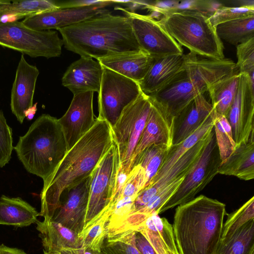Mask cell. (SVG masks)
<instances>
[{
    "mask_svg": "<svg viewBox=\"0 0 254 254\" xmlns=\"http://www.w3.org/2000/svg\"><path fill=\"white\" fill-rule=\"evenodd\" d=\"M113 142L110 125L96 118L93 127L67 152L54 173L44 182L39 216L51 219L63 191L90 176Z\"/></svg>",
    "mask_w": 254,
    "mask_h": 254,
    "instance_id": "obj_1",
    "label": "cell"
},
{
    "mask_svg": "<svg viewBox=\"0 0 254 254\" xmlns=\"http://www.w3.org/2000/svg\"><path fill=\"white\" fill-rule=\"evenodd\" d=\"M64 47L81 57L96 60L140 50L127 16L101 14L57 30Z\"/></svg>",
    "mask_w": 254,
    "mask_h": 254,
    "instance_id": "obj_2",
    "label": "cell"
},
{
    "mask_svg": "<svg viewBox=\"0 0 254 254\" xmlns=\"http://www.w3.org/2000/svg\"><path fill=\"white\" fill-rule=\"evenodd\" d=\"M226 213L224 203L203 195L178 205L172 226L179 254H215Z\"/></svg>",
    "mask_w": 254,
    "mask_h": 254,
    "instance_id": "obj_3",
    "label": "cell"
},
{
    "mask_svg": "<svg viewBox=\"0 0 254 254\" xmlns=\"http://www.w3.org/2000/svg\"><path fill=\"white\" fill-rule=\"evenodd\" d=\"M185 57L183 69L164 87L148 95L173 117L214 82L238 71L230 59H210L191 52Z\"/></svg>",
    "mask_w": 254,
    "mask_h": 254,
    "instance_id": "obj_4",
    "label": "cell"
},
{
    "mask_svg": "<svg viewBox=\"0 0 254 254\" xmlns=\"http://www.w3.org/2000/svg\"><path fill=\"white\" fill-rule=\"evenodd\" d=\"M19 160L30 173L45 182L67 152L58 119L48 114L39 116L13 147Z\"/></svg>",
    "mask_w": 254,
    "mask_h": 254,
    "instance_id": "obj_5",
    "label": "cell"
},
{
    "mask_svg": "<svg viewBox=\"0 0 254 254\" xmlns=\"http://www.w3.org/2000/svg\"><path fill=\"white\" fill-rule=\"evenodd\" d=\"M166 30L181 46L197 56L214 60L225 58L224 46L209 17L197 11H177L160 20Z\"/></svg>",
    "mask_w": 254,
    "mask_h": 254,
    "instance_id": "obj_6",
    "label": "cell"
},
{
    "mask_svg": "<svg viewBox=\"0 0 254 254\" xmlns=\"http://www.w3.org/2000/svg\"><path fill=\"white\" fill-rule=\"evenodd\" d=\"M63 45V40L55 31L36 30L18 20L0 22V46L23 55L32 58L58 57L62 54Z\"/></svg>",
    "mask_w": 254,
    "mask_h": 254,
    "instance_id": "obj_7",
    "label": "cell"
},
{
    "mask_svg": "<svg viewBox=\"0 0 254 254\" xmlns=\"http://www.w3.org/2000/svg\"><path fill=\"white\" fill-rule=\"evenodd\" d=\"M149 97L142 92L127 106L112 128L120 158L119 171L128 175L131 170V159L146 125L151 107Z\"/></svg>",
    "mask_w": 254,
    "mask_h": 254,
    "instance_id": "obj_8",
    "label": "cell"
},
{
    "mask_svg": "<svg viewBox=\"0 0 254 254\" xmlns=\"http://www.w3.org/2000/svg\"><path fill=\"white\" fill-rule=\"evenodd\" d=\"M221 162L213 128L200 156L176 192L160 209L159 214L193 199L218 174Z\"/></svg>",
    "mask_w": 254,
    "mask_h": 254,
    "instance_id": "obj_9",
    "label": "cell"
},
{
    "mask_svg": "<svg viewBox=\"0 0 254 254\" xmlns=\"http://www.w3.org/2000/svg\"><path fill=\"white\" fill-rule=\"evenodd\" d=\"M141 93L138 82L103 66L97 118L113 127L124 109Z\"/></svg>",
    "mask_w": 254,
    "mask_h": 254,
    "instance_id": "obj_10",
    "label": "cell"
},
{
    "mask_svg": "<svg viewBox=\"0 0 254 254\" xmlns=\"http://www.w3.org/2000/svg\"><path fill=\"white\" fill-rule=\"evenodd\" d=\"M120 167L119 152L114 141L92 173L84 226L104 212L112 201L117 189Z\"/></svg>",
    "mask_w": 254,
    "mask_h": 254,
    "instance_id": "obj_11",
    "label": "cell"
},
{
    "mask_svg": "<svg viewBox=\"0 0 254 254\" xmlns=\"http://www.w3.org/2000/svg\"><path fill=\"white\" fill-rule=\"evenodd\" d=\"M128 18L140 50L154 58L183 55V49L168 33L159 20L116 7Z\"/></svg>",
    "mask_w": 254,
    "mask_h": 254,
    "instance_id": "obj_12",
    "label": "cell"
},
{
    "mask_svg": "<svg viewBox=\"0 0 254 254\" xmlns=\"http://www.w3.org/2000/svg\"><path fill=\"white\" fill-rule=\"evenodd\" d=\"M254 80L248 74L239 73L236 93L225 116L231 126L237 146L254 135Z\"/></svg>",
    "mask_w": 254,
    "mask_h": 254,
    "instance_id": "obj_13",
    "label": "cell"
},
{
    "mask_svg": "<svg viewBox=\"0 0 254 254\" xmlns=\"http://www.w3.org/2000/svg\"><path fill=\"white\" fill-rule=\"evenodd\" d=\"M92 174L75 186L67 188L51 220L78 235L83 230L87 208Z\"/></svg>",
    "mask_w": 254,
    "mask_h": 254,
    "instance_id": "obj_14",
    "label": "cell"
},
{
    "mask_svg": "<svg viewBox=\"0 0 254 254\" xmlns=\"http://www.w3.org/2000/svg\"><path fill=\"white\" fill-rule=\"evenodd\" d=\"M92 91L73 95L65 113L59 119L66 141L67 151L94 126L96 118L93 112Z\"/></svg>",
    "mask_w": 254,
    "mask_h": 254,
    "instance_id": "obj_15",
    "label": "cell"
},
{
    "mask_svg": "<svg viewBox=\"0 0 254 254\" xmlns=\"http://www.w3.org/2000/svg\"><path fill=\"white\" fill-rule=\"evenodd\" d=\"M104 6L59 8L26 17L21 21L25 26L38 31L58 30L109 12Z\"/></svg>",
    "mask_w": 254,
    "mask_h": 254,
    "instance_id": "obj_16",
    "label": "cell"
},
{
    "mask_svg": "<svg viewBox=\"0 0 254 254\" xmlns=\"http://www.w3.org/2000/svg\"><path fill=\"white\" fill-rule=\"evenodd\" d=\"M39 73L36 66L29 64L22 54L16 70L10 98L11 112L20 124L25 118V111L33 106Z\"/></svg>",
    "mask_w": 254,
    "mask_h": 254,
    "instance_id": "obj_17",
    "label": "cell"
},
{
    "mask_svg": "<svg viewBox=\"0 0 254 254\" xmlns=\"http://www.w3.org/2000/svg\"><path fill=\"white\" fill-rule=\"evenodd\" d=\"M150 98V97H149ZM151 107L145 126L133 152L131 169L136 156L153 144L172 145L174 117L150 98Z\"/></svg>",
    "mask_w": 254,
    "mask_h": 254,
    "instance_id": "obj_18",
    "label": "cell"
},
{
    "mask_svg": "<svg viewBox=\"0 0 254 254\" xmlns=\"http://www.w3.org/2000/svg\"><path fill=\"white\" fill-rule=\"evenodd\" d=\"M103 66L91 58L81 57L72 63L64 73L62 85L73 94L92 91L99 92Z\"/></svg>",
    "mask_w": 254,
    "mask_h": 254,
    "instance_id": "obj_19",
    "label": "cell"
},
{
    "mask_svg": "<svg viewBox=\"0 0 254 254\" xmlns=\"http://www.w3.org/2000/svg\"><path fill=\"white\" fill-rule=\"evenodd\" d=\"M214 112L204 94L195 97L174 117L172 145L179 143L192 134Z\"/></svg>",
    "mask_w": 254,
    "mask_h": 254,
    "instance_id": "obj_20",
    "label": "cell"
},
{
    "mask_svg": "<svg viewBox=\"0 0 254 254\" xmlns=\"http://www.w3.org/2000/svg\"><path fill=\"white\" fill-rule=\"evenodd\" d=\"M155 58L141 50L116 53L98 59L101 64L139 83Z\"/></svg>",
    "mask_w": 254,
    "mask_h": 254,
    "instance_id": "obj_21",
    "label": "cell"
},
{
    "mask_svg": "<svg viewBox=\"0 0 254 254\" xmlns=\"http://www.w3.org/2000/svg\"><path fill=\"white\" fill-rule=\"evenodd\" d=\"M185 55L155 58L144 77L138 83L141 91L150 95L168 84L184 68Z\"/></svg>",
    "mask_w": 254,
    "mask_h": 254,
    "instance_id": "obj_22",
    "label": "cell"
},
{
    "mask_svg": "<svg viewBox=\"0 0 254 254\" xmlns=\"http://www.w3.org/2000/svg\"><path fill=\"white\" fill-rule=\"evenodd\" d=\"M134 231L146 238L156 254H179L172 225L157 213L150 215Z\"/></svg>",
    "mask_w": 254,
    "mask_h": 254,
    "instance_id": "obj_23",
    "label": "cell"
},
{
    "mask_svg": "<svg viewBox=\"0 0 254 254\" xmlns=\"http://www.w3.org/2000/svg\"><path fill=\"white\" fill-rule=\"evenodd\" d=\"M211 131L183 156L158 181L143 188L140 192L141 199L145 202L149 201L159 190L178 178L185 177L201 154L209 140Z\"/></svg>",
    "mask_w": 254,
    "mask_h": 254,
    "instance_id": "obj_24",
    "label": "cell"
},
{
    "mask_svg": "<svg viewBox=\"0 0 254 254\" xmlns=\"http://www.w3.org/2000/svg\"><path fill=\"white\" fill-rule=\"evenodd\" d=\"M36 223L44 251L58 252L64 249L81 247L78 235L60 223L49 218L38 220Z\"/></svg>",
    "mask_w": 254,
    "mask_h": 254,
    "instance_id": "obj_25",
    "label": "cell"
},
{
    "mask_svg": "<svg viewBox=\"0 0 254 254\" xmlns=\"http://www.w3.org/2000/svg\"><path fill=\"white\" fill-rule=\"evenodd\" d=\"M218 172L245 181L254 178V135L247 142L236 146L229 157L221 162Z\"/></svg>",
    "mask_w": 254,
    "mask_h": 254,
    "instance_id": "obj_26",
    "label": "cell"
},
{
    "mask_svg": "<svg viewBox=\"0 0 254 254\" xmlns=\"http://www.w3.org/2000/svg\"><path fill=\"white\" fill-rule=\"evenodd\" d=\"M185 177L178 178L159 190L145 206L129 215L116 230L109 235L112 236L127 230L134 231L150 215L154 213L159 214L160 209L176 192Z\"/></svg>",
    "mask_w": 254,
    "mask_h": 254,
    "instance_id": "obj_27",
    "label": "cell"
},
{
    "mask_svg": "<svg viewBox=\"0 0 254 254\" xmlns=\"http://www.w3.org/2000/svg\"><path fill=\"white\" fill-rule=\"evenodd\" d=\"M39 213L19 197H0V224L24 227L36 223Z\"/></svg>",
    "mask_w": 254,
    "mask_h": 254,
    "instance_id": "obj_28",
    "label": "cell"
},
{
    "mask_svg": "<svg viewBox=\"0 0 254 254\" xmlns=\"http://www.w3.org/2000/svg\"><path fill=\"white\" fill-rule=\"evenodd\" d=\"M215 114V112L208 117L202 125L188 137L178 144L171 145L157 174L147 186L158 181L183 156L212 130Z\"/></svg>",
    "mask_w": 254,
    "mask_h": 254,
    "instance_id": "obj_29",
    "label": "cell"
},
{
    "mask_svg": "<svg viewBox=\"0 0 254 254\" xmlns=\"http://www.w3.org/2000/svg\"><path fill=\"white\" fill-rule=\"evenodd\" d=\"M239 78L236 71L226 75L211 84L207 92L214 112L225 116L235 97Z\"/></svg>",
    "mask_w": 254,
    "mask_h": 254,
    "instance_id": "obj_30",
    "label": "cell"
},
{
    "mask_svg": "<svg viewBox=\"0 0 254 254\" xmlns=\"http://www.w3.org/2000/svg\"><path fill=\"white\" fill-rule=\"evenodd\" d=\"M54 7L51 0H0V22L24 19L32 14L53 10Z\"/></svg>",
    "mask_w": 254,
    "mask_h": 254,
    "instance_id": "obj_31",
    "label": "cell"
},
{
    "mask_svg": "<svg viewBox=\"0 0 254 254\" xmlns=\"http://www.w3.org/2000/svg\"><path fill=\"white\" fill-rule=\"evenodd\" d=\"M254 253V220L232 236L220 241L215 254H252Z\"/></svg>",
    "mask_w": 254,
    "mask_h": 254,
    "instance_id": "obj_32",
    "label": "cell"
},
{
    "mask_svg": "<svg viewBox=\"0 0 254 254\" xmlns=\"http://www.w3.org/2000/svg\"><path fill=\"white\" fill-rule=\"evenodd\" d=\"M216 30L221 41L237 46L254 38V16L219 24Z\"/></svg>",
    "mask_w": 254,
    "mask_h": 254,
    "instance_id": "obj_33",
    "label": "cell"
},
{
    "mask_svg": "<svg viewBox=\"0 0 254 254\" xmlns=\"http://www.w3.org/2000/svg\"><path fill=\"white\" fill-rule=\"evenodd\" d=\"M170 147L165 144L150 145L141 152L134 159L132 168L135 165H139L143 168L147 181L146 186L157 174Z\"/></svg>",
    "mask_w": 254,
    "mask_h": 254,
    "instance_id": "obj_34",
    "label": "cell"
},
{
    "mask_svg": "<svg viewBox=\"0 0 254 254\" xmlns=\"http://www.w3.org/2000/svg\"><path fill=\"white\" fill-rule=\"evenodd\" d=\"M213 129L221 162L233 152L237 145L232 128L224 116L215 113L213 119Z\"/></svg>",
    "mask_w": 254,
    "mask_h": 254,
    "instance_id": "obj_35",
    "label": "cell"
},
{
    "mask_svg": "<svg viewBox=\"0 0 254 254\" xmlns=\"http://www.w3.org/2000/svg\"><path fill=\"white\" fill-rule=\"evenodd\" d=\"M101 252L103 254H141L136 246L135 231L133 230L107 235Z\"/></svg>",
    "mask_w": 254,
    "mask_h": 254,
    "instance_id": "obj_36",
    "label": "cell"
},
{
    "mask_svg": "<svg viewBox=\"0 0 254 254\" xmlns=\"http://www.w3.org/2000/svg\"><path fill=\"white\" fill-rule=\"evenodd\" d=\"M226 214L227 219L223 224L220 241L229 238L247 223L254 220V197L237 210Z\"/></svg>",
    "mask_w": 254,
    "mask_h": 254,
    "instance_id": "obj_37",
    "label": "cell"
},
{
    "mask_svg": "<svg viewBox=\"0 0 254 254\" xmlns=\"http://www.w3.org/2000/svg\"><path fill=\"white\" fill-rule=\"evenodd\" d=\"M107 222L98 220L85 227L78 235L81 248L94 252L100 253L107 235Z\"/></svg>",
    "mask_w": 254,
    "mask_h": 254,
    "instance_id": "obj_38",
    "label": "cell"
},
{
    "mask_svg": "<svg viewBox=\"0 0 254 254\" xmlns=\"http://www.w3.org/2000/svg\"><path fill=\"white\" fill-rule=\"evenodd\" d=\"M254 16V4L230 7L222 6L209 17L213 26L242 18Z\"/></svg>",
    "mask_w": 254,
    "mask_h": 254,
    "instance_id": "obj_39",
    "label": "cell"
},
{
    "mask_svg": "<svg viewBox=\"0 0 254 254\" xmlns=\"http://www.w3.org/2000/svg\"><path fill=\"white\" fill-rule=\"evenodd\" d=\"M236 54L237 62L235 64L238 72L254 78V38L238 45Z\"/></svg>",
    "mask_w": 254,
    "mask_h": 254,
    "instance_id": "obj_40",
    "label": "cell"
},
{
    "mask_svg": "<svg viewBox=\"0 0 254 254\" xmlns=\"http://www.w3.org/2000/svg\"><path fill=\"white\" fill-rule=\"evenodd\" d=\"M13 149L12 129L7 124L3 112L0 110V167L8 163Z\"/></svg>",
    "mask_w": 254,
    "mask_h": 254,
    "instance_id": "obj_41",
    "label": "cell"
},
{
    "mask_svg": "<svg viewBox=\"0 0 254 254\" xmlns=\"http://www.w3.org/2000/svg\"><path fill=\"white\" fill-rule=\"evenodd\" d=\"M60 8H80L91 6H107L113 4L112 0H75L58 3Z\"/></svg>",
    "mask_w": 254,
    "mask_h": 254,
    "instance_id": "obj_42",
    "label": "cell"
},
{
    "mask_svg": "<svg viewBox=\"0 0 254 254\" xmlns=\"http://www.w3.org/2000/svg\"><path fill=\"white\" fill-rule=\"evenodd\" d=\"M135 244L141 254H156L146 238L139 232L135 231Z\"/></svg>",
    "mask_w": 254,
    "mask_h": 254,
    "instance_id": "obj_43",
    "label": "cell"
},
{
    "mask_svg": "<svg viewBox=\"0 0 254 254\" xmlns=\"http://www.w3.org/2000/svg\"><path fill=\"white\" fill-rule=\"evenodd\" d=\"M0 254H27L23 250L7 247L4 244L0 245Z\"/></svg>",
    "mask_w": 254,
    "mask_h": 254,
    "instance_id": "obj_44",
    "label": "cell"
},
{
    "mask_svg": "<svg viewBox=\"0 0 254 254\" xmlns=\"http://www.w3.org/2000/svg\"><path fill=\"white\" fill-rule=\"evenodd\" d=\"M37 103H36L25 111V118H26L27 120L28 121H31L33 119V117L37 110Z\"/></svg>",
    "mask_w": 254,
    "mask_h": 254,
    "instance_id": "obj_45",
    "label": "cell"
},
{
    "mask_svg": "<svg viewBox=\"0 0 254 254\" xmlns=\"http://www.w3.org/2000/svg\"><path fill=\"white\" fill-rule=\"evenodd\" d=\"M44 254H74L71 251V248H67L58 252L49 253L43 251Z\"/></svg>",
    "mask_w": 254,
    "mask_h": 254,
    "instance_id": "obj_46",
    "label": "cell"
},
{
    "mask_svg": "<svg viewBox=\"0 0 254 254\" xmlns=\"http://www.w3.org/2000/svg\"><path fill=\"white\" fill-rule=\"evenodd\" d=\"M252 254H254V253H252Z\"/></svg>",
    "mask_w": 254,
    "mask_h": 254,
    "instance_id": "obj_47",
    "label": "cell"
}]
</instances>
